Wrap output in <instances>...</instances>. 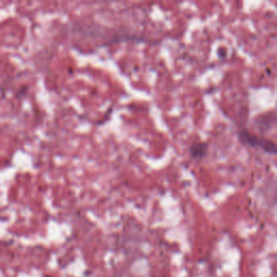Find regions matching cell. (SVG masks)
Wrapping results in <instances>:
<instances>
[{
  "mask_svg": "<svg viewBox=\"0 0 277 277\" xmlns=\"http://www.w3.org/2000/svg\"><path fill=\"white\" fill-rule=\"evenodd\" d=\"M238 137H239V140H241L242 143H244L245 145L260 148L268 154H272V155L276 154V146L273 141H270L264 138L258 137L254 134H251V132H249L246 129H242L239 131Z\"/></svg>",
  "mask_w": 277,
  "mask_h": 277,
  "instance_id": "6da1fadb",
  "label": "cell"
},
{
  "mask_svg": "<svg viewBox=\"0 0 277 277\" xmlns=\"http://www.w3.org/2000/svg\"><path fill=\"white\" fill-rule=\"evenodd\" d=\"M208 145L203 142L194 143L190 147V155L193 159H201L207 155Z\"/></svg>",
  "mask_w": 277,
  "mask_h": 277,
  "instance_id": "7a4b0ae2",
  "label": "cell"
}]
</instances>
